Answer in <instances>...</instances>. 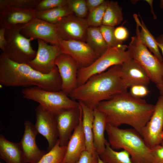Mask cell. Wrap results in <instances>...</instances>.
Returning a JSON list of instances; mask_svg holds the SVG:
<instances>
[{
    "mask_svg": "<svg viewBox=\"0 0 163 163\" xmlns=\"http://www.w3.org/2000/svg\"><path fill=\"white\" fill-rule=\"evenodd\" d=\"M141 135L151 149L161 145L163 139V96L158 97L154 112L143 128Z\"/></svg>",
    "mask_w": 163,
    "mask_h": 163,
    "instance_id": "cell-9",
    "label": "cell"
},
{
    "mask_svg": "<svg viewBox=\"0 0 163 163\" xmlns=\"http://www.w3.org/2000/svg\"><path fill=\"white\" fill-rule=\"evenodd\" d=\"M96 107L104 114L107 123L117 127L129 125L141 135L154 112L155 105L126 91L100 102Z\"/></svg>",
    "mask_w": 163,
    "mask_h": 163,
    "instance_id": "cell-1",
    "label": "cell"
},
{
    "mask_svg": "<svg viewBox=\"0 0 163 163\" xmlns=\"http://www.w3.org/2000/svg\"><path fill=\"white\" fill-rule=\"evenodd\" d=\"M23 25L6 29L5 37L7 43L3 52L10 59L15 62L27 64L35 57L36 51L31 46L33 38L26 37L21 33Z\"/></svg>",
    "mask_w": 163,
    "mask_h": 163,
    "instance_id": "cell-8",
    "label": "cell"
},
{
    "mask_svg": "<svg viewBox=\"0 0 163 163\" xmlns=\"http://www.w3.org/2000/svg\"><path fill=\"white\" fill-rule=\"evenodd\" d=\"M133 17L137 25L136 32L137 37L154 55L163 61V58L157 44L156 38L149 31L141 17L140 22L136 14H134Z\"/></svg>",
    "mask_w": 163,
    "mask_h": 163,
    "instance_id": "cell-23",
    "label": "cell"
},
{
    "mask_svg": "<svg viewBox=\"0 0 163 163\" xmlns=\"http://www.w3.org/2000/svg\"><path fill=\"white\" fill-rule=\"evenodd\" d=\"M152 163H163V146L158 145L152 149Z\"/></svg>",
    "mask_w": 163,
    "mask_h": 163,
    "instance_id": "cell-38",
    "label": "cell"
},
{
    "mask_svg": "<svg viewBox=\"0 0 163 163\" xmlns=\"http://www.w3.org/2000/svg\"><path fill=\"white\" fill-rule=\"evenodd\" d=\"M161 145H162L163 146V139L162 140V141Z\"/></svg>",
    "mask_w": 163,
    "mask_h": 163,
    "instance_id": "cell-46",
    "label": "cell"
},
{
    "mask_svg": "<svg viewBox=\"0 0 163 163\" xmlns=\"http://www.w3.org/2000/svg\"><path fill=\"white\" fill-rule=\"evenodd\" d=\"M0 163H2L1 162H0Z\"/></svg>",
    "mask_w": 163,
    "mask_h": 163,
    "instance_id": "cell-47",
    "label": "cell"
},
{
    "mask_svg": "<svg viewBox=\"0 0 163 163\" xmlns=\"http://www.w3.org/2000/svg\"><path fill=\"white\" fill-rule=\"evenodd\" d=\"M102 35L108 47L117 46L120 43L116 39L114 34V27L102 25L99 27Z\"/></svg>",
    "mask_w": 163,
    "mask_h": 163,
    "instance_id": "cell-33",
    "label": "cell"
},
{
    "mask_svg": "<svg viewBox=\"0 0 163 163\" xmlns=\"http://www.w3.org/2000/svg\"><path fill=\"white\" fill-rule=\"evenodd\" d=\"M67 5L77 17L84 18L87 16L88 11L86 0H68Z\"/></svg>",
    "mask_w": 163,
    "mask_h": 163,
    "instance_id": "cell-32",
    "label": "cell"
},
{
    "mask_svg": "<svg viewBox=\"0 0 163 163\" xmlns=\"http://www.w3.org/2000/svg\"><path fill=\"white\" fill-rule=\"evenodd\" d=\"M99 156L104 163H134L127 152L124 150L119 152L115 151L107 140L105 149Z\"/></svg>",
    "mask_w": 163,
    "mask_h": 163,
    "instance_id": "cell-27",
    "label": "cell"
},
{
    "mask_svg": "<svg viewBox=\"0 0 163 163\" xmlns=\"http://www.w3.org/2000/svg\"><path fill=\"white\" fill-rule=\"evenodd\" d=\"M86 150L82 115L79 123L73 132L66 145L65 155L61 163H76L82 153Z\"/></svg>",
    "mask_w": 163,
    "mask_h": 163,
    "instance_id": "cell-20",
    "label": "cell"
},
{
    "mask_svg": "<svg viewBox=\"0 0 163 163\" xmlns=\"http://www.w3.org/2000/svg\"><path fill=\"white\" fill-rule=\"evenodd\" d=\"M106 131L108 142L113 149L126 151L134 163H152V150L135 129H120L107 123Z\"/></svg>",
    "mask_w": 163,
    "mask_h": 163,
    "instance_id": "cell-4",
    "label": "cell"
},
{
    "mask_svg": "<svg viewBox=\"0 0 163 163\" xmlns=\"http://www.w3.org/2000/svg\"><path fill=\"white\" fill-rule=\"evenodd\" d=\"M6 29L3 27H0V48L2 51L5 52L7 43L5 37Z\"/></svg>",
    "mask_w": 163,
    "mask_h": 163,
    "instance_id": "cell-40",
    "label": "cell"
},
{
    "mask_svg": "<svg viewBox=\"0 0 163 163\" xmlns=\"http://www.w3.org/2000/svg\"><path fill=\"white\" fill-rule=\"evenodd\" d=\"M24 129L19 142L22 150L25 163H37L46 153L40 150L36 142L38 133L34 125L28 120L24 122Z\"/></svg>",
    "mask_w": 163,
    "mask_h": 163,
    "instance_id": "cell-17",
    "label": "cell"
},
{
    "mask_svg": "<svg viewBox=\"0 0 163 163\" xmlns=\"http://www.w3.org/2000/svg\"><path fill=\"white\" fill-rule=\"evenodd\" d=\"M128 49L131 58L144 69L150 81L156 86L163 82V61L154 55L136 36L132 37Z\"/></svg>",
    "mask_w": 163,
    "mask_h": 163,
    "instance_id": "cell-7",
    "label": "cell"
},
{
    "mask_svg": "<svg viewBox=\"0 0 163 163\" xmlns=\"http://www.w3.org/2000/svg\"><path fill=\"white\" fill-rule=\"evenodd\" d=\"M130 88L129 92L133 96L139 98L147 96L149 92L147 86L143 85H135Z\"/></svg>",
    "mask_w": 163,
    "mask_h": 163,
    "instance_id": "cell-36",
    "label": "cell"
},
{
    "mask_svg": "<svg viewBox=\"0 0 163 163\" xmlns=\"http://www.w3.org/2000/svg\"><path fill=\"white\" fill-rule=\"evenodd\" d=\"M145 1L147 3H148V4H149V6H150V8H151V12L152 14L153 18L154 20H156L157 18L156 15L153 8V0H145Z\"/></svg>",
    "mask_w": 163,
    "mask_h": 163,
    "instance_id": "cell-42",
    "label": "cell"
},
{
    "mask_svg": "<svg viewBox=\"0 0 163 163\" xmlns=\"http://www.w3.org/2000/svg\"><path fill=\"white\" fill-rule=\"evenodd\" d=\"M23 97L39 103L52 113L60 110L78 107L79 102L71 99L61 90L51 91L38 87L24 88L22 90Z\"/></svg>",
    "mask_w": 163,
    "mask_h": 163,
    "instance_id": "cell-6",
    "label": "cell"
},
{
    "mask_svg": "<svg viewBox=\"0 0 163 163\" xmlns=\"http://www.w3.org/2000/svg\"><path fill=\"white\" fill-rule=\"evenodd\" d=\"M114 34L116 40L121 44L123 41L127 38L129 36V32L127 29L122 26L115 28Z\"/></svg>",
    "mask_w": 163,
    "mask_h": 163,
    "instance_id": "cell-37",
    "label": "cell"
},
{
    "mask_svg": "<svg viewBox=\"0 0 163 163\" xmlns=\"http://www.w3.org/2000/svg\"><path fill=\"white\" fill-rule=\"evenodd\" d=\"M94 120L93 134V144L96 152L99 155L104 150L107 140L104 137V132L107 121L104 114L94 107Z\"/></svg>",
    "mask_w": 163,
    "mask_h": 163,
    "instance_id": "cell-21",
    "label": "cell"
},
{
    "mask_svg": "<svg viewBox=\"0 0 163 163\" xmlns=\"http://www.w3.org/2000/svg\"><path fill=\"white\" fill-rule=\"evenodd\" d=\"M73 14L68 5L52 9L36 11V18L54 24L63 18Z\"/></svg>",
    "mask_w": 163,
    "mask_h": 163,
    "instance_id": "cell-26",
    "label": "cell"
},
{
    "mask_svg": "<svg viewBox=\"0 0 163 163\" xmlns=\"http://www.w3.org/2000/svg\"><path fill=\"white\" fill-rule=\"evenodd\" d=\"M108 1H106L98 8L89 12L86 19L89 27H100L102 21Z\"/></svg>",
    "mask_w": 163,
    "mask_h": 163,
    "instance_id": "cell-31",
    "label": "cell"
},
{
    "mask_svg": "<svg viewBox=\"0 0 163 163\" xmlns=\"http://www.w3.org/2000/svg\"><path fill=\"white\" fill-rule=\"evenodd\" d=\"M98 163H104L102 161V160L101 159V158L100 157L99 158L98 160Z\"/></svg>",
    "mask_w": 163,
    "mask_h": 163,
    "instance_id": "cell-45",
    "label": "cell"
},
{
    "mask_svg": "<svg viewBox=\"0 0 163 163\" xmlns=\"http://www.w3.org/2000/svg\"><path fill=\"white\" fill-rule=\"evenodd\" d=\"M123 19L122 8L118 2L108 1L103 17L102 25L114 27L120 24Z\"/></svg>",
    "mask_w": 163,
    "mask_h": 163,
    "instance_id": "cell-28",
    "label": "cell"
},
{
    "mask_svg": "<svg viewBox=\"0 0 163 163\" xmlns=\"http://www.w3.org/2000/svg\"><path fill=\"white\" fill-rule=\"evenodd\" d=\"M99 158L96 152H91L86 150L82 153L76 163H98Z\"/></svg>",
    "mask_w": 163,
    "mask_h": 163,
    "instance_id": "cell-35",
    "label": "cell"
},
{
    "mask_svg": "<svg viewBox=\"0 0 163 163\" xmlns=\"http://www.w3.org/2000/svg\"><path fill=\"white\" fill-rule=\"evenodd\" d=\"M21 33L27 38L40 39L51 44L59 45V38L54 24L37 18L23 26Z\"/></svg>",
    "mask_w": 163,
    "mask_h": 163,
    "instance_id": "cell-16",
    "label": "cell"
},
{
    "mask_svg": "<svg viewBox=\"0 0 163 163\" xmlns=\"http://www.w3.org/2000/svg\"><path fill=\"white\" fill-rule=\"evenodd\" d=\"M0 158L6 163H25L19 142H11L0 135Z\"/></svg>",
    "mask_w": 163,
    "mask_h": 163,
    "instance_id": "cell-22",
    "label": "cell"
},
{
    "mask_svg": "<svg viewBox=\"0 0 163 163\" xmlns=\"http://www.w3.org/2000/svg\"><path fill=\"white\" fill-rule=\"evenodd\" d=\"M36 122L35 127L48 143L47 152L51 149L58 139L57 130L53 114L39 104L35 109Z\"/></svg>",
    "mask_w": 163,
    "mask_h": 163,
    "instance_id": "cell-15",
    "label": "cell"
},
{
    "mask_svg": "<svg viewBox=\"0 0 163 163\" xmlns=\"http://www.w3.org/2000/svg\"><path fill=\"white\" fill-rule=\"evenodd\" d=\"M66 146L60 145L58 140L53 148L37 163H61L64 158Z\"/></svg>",
    "mask_w": 163,
    "mask_h": 163,
    "instance_id": "cell-29",
    "label": "cell"
},
{
    "mask_svg": "<svg viewBox=\"0 0 163 163\" xmlns=\"http://www.w3.org/2000/svg\"><path fill=\"white\" fill-rule=\"evenodd\" d=\"M53 114L60 145L66 146L72 132L79 123L82 115L81 107L79 104L78 107L62 110Z\"/></svg>",
    "mask_w": 163,
    "mask_h": 163,
    "instance_id": "cell-10",
    "label": "cell"
},
{
    "mask_svg": "<svg viewBox=\"0 0 163 163\" xmlns=\"http://www.w3.org/2000/svg\"><path fill=\"white\" fill-rule=\"evenodd\" d=\"M38 49L34 58L27 64L43 74L50 73L56 66L55 61L62 53L59 45H49L44 41L37 40Z\"/></svg>",
    "mask_w": 163,
    "mask_h": 163,
    "instance_id": "cell-14",
    "label": "cell"
},
{
    "mask_svg": "<svg viewBox=\"0 0 163 163\" xmlns=\"http://www.w3.org/2000/svg\"><path fill=\"white\" fill-rule=\"evenodd\" d=\"M120 74L127 88L137 85L147 86L150 81L144 69L132 58L120 65Z\"/></svg>",
    "mask_w": 163,
    "mask_h": 163,
    "instance_id": "cell-18",
    "label": "cell"
},
{
    "mask_svg": "<svg viewBox=\"0 0 163 163\" xmlns=\"http://www.w3.org/2000/svg\"><path fill=\"white\" fill-rule=\"evenodd\" d=\"M59 45L62 53L70 55L75 60L79 69L88 66L100 56L82 41L59 39Z\"/></svg>",
    "mask_w": 163,
    "mask_h": 163,
    "instance_id": "cell-11",
    "label": "cell"
},
{
    "mask_svg": "<svg viewBox=\"0 0 163 163\" xmlns=\"http://www.w3.org/2000/svg\"><path fill=\"white\" fill-rule=\"evenodd\" d=\"M86 1L89 12L98 8L105 1L104 0H86Z\"/></svg>",
    "mask_w": 163,
    "mask_h": 163,
    "instance_id": "cell-39",
    "label": "cell"
},
{
    "mask_svg": "<svg viewBox=\"0 0 163 163\" xmlns=\"http://www.w3.org/2000/svg\"><path fill=\"white\" fill-rule=\"evenodd\" d=\"M160 7L161 9H163V0H161L160 1Z\"/></svg>",
    "mask_w": 163,
    "mask_h": 163,
    "instance_id": "cell-44",
    "label": "cell"
},
{
    "mask_svg": "<svg viewBox=\"0 0 163 163\" xmlns=\"http://www.w3.org/2000/svg\"><path fill=\"white\" fill-rule=\"evenodd\" d=\"M54 25L59 39L85 42L86 33L89 27L86 19L78 18L73 14Z\"/></svg>",
    "mask_w": 163,
    "mask_h": 163,
    "instance_id": "cell-12",
    "label": "cell"
},
{
    "mask_svg": "<svg viewBox=\"0 0 163 163\" xmlns=\"http://www.w3.org/2000/svg\"><path fill=\"white\" fill-rule=\"evenodd\" d=\"M131 58L127 45L120 44L116 46L108 47L92 64L78 69V86L84 84L92 76L103 72L113 66L121 65Z\"/></svg>",
    "mask_w": 163,
    "mask_h": 163,
    "instance_id": "cell-5",
    "label": "cell"
},
{
    "mask_svg": "<svg viewBox=\"0 0 163 163\" xmlns=\"http://www.w3.org/2000/svg\"><path fill=\"white\" fill-rule=\"evenodd\" d=\"M156 86L159 91L161 95L163 96V82L162 84Z\"/></svg>",
    "mask_w": 163,
    "mask_h": 163,
    "instance_id": "cell-43",
    "label": "cell"
},
{
    "mask_svg": "<svg viewBox=\"0 0 163 163\" xmlns=\"http://www.w3.org/2000/svg\"><path fill=\"white\" fill-rule=\"evenodd\" d=\"M82 112V125L86 146V150L91 152H96L93 144V134L94 120V108L82 101H78Z\"/></svg>",
    "mask_w": 163,
    "mask_h": 163,
    "instance_id": "cell-24",
    "label": "cell"
},
{
    "mask_svg": "<svg viewBox=\"0 0 163 163\" xmlns=\"http://www.w3.org/2000/svg\"><path fill=\"white\" fill-rule=\"evenodd\" d=\"M55 65L61 80V90L69 95L78 86V64L71 56L61 53L56 57Z\"/></svg>",
    "mask_w": 163,
    "mask_h": 163,
    "instance_id": "cell-13",
    "label": "cell"
},
{
    "mask_svg": "<svg viewBox=\"0 0 163 163\" xmlns=\"http://www.w3.org/2000/svg\"><path fill=\"white\" fill-rule=\"evenodd\" d=\"M85 42L100 56L108 47L101 32L99 27H88L86 33Z\"/></svg>",
    "mask_w": 163,
    "mask_h": 163,
    "instance_id": "cell-25",
    "label": "cell"
},
{
    "mask_svg": "<svg viewBox=\"0 0 163 163\" xmlns=\"http://www.w3.org/2000/svg\"><path fill=\"white\" fill-rule=\"evenodd\" d=\"M120 65L113 66L105 71L94 75L78 86L68 96L93 107L101 102L127 91L120 76Z\"/></svg>",
    "mask_w": 163,
    "mask_h": 163,
    "instance_id": "cell-3",
    "label": "cell"
},
{
    "mask_svg": "<svg viewBox=\"0 0 163 163\" xmlns=\"http://www.w3.org/2000/svg\"><path fill=\"white\" fill-rule=\"evenodd\" d=\"M68 0H40L35 8L37 11H44L65 6Z\"/></svg>",
    "mask_w": 163,
    "mask_h": 163,
    "instance_id": "cell-34",
    "label": "cell"
},
{
    "mask_svg": "<svg viewBox=\"0 0 163 163\" xmlns=\"http://www.w3.org/2000/svg\"><path fill=\"white\" fill-rule=\"evenodd\" d=\"M156 41L159 49L161 50L163 55V34L158 36L156 38Z\"/></svg>",
    "mask_w": 163,
    "mask_h": 163,
    "instance_id": "cell-41",
    "label": "cell"
},
{
    "mask_svg": "<svg viewBox=\"0 0 163 163\" xmlns=\"http://www.w3.org/2000/svg\"><path fill=\"white\" fill-rule=\"evenodd\" d=\"M40 0H0V11L8 8L34 9Z\"/></svg>",
    "mask_w": 163,
    "mask_h": 163,
    "instance_id": "cell-30",
    "label": "cell"
},
{
    "mask_svg": "<svg viewBox=\"0 0 163 163\" xmlns=\"http://www.w3.org/2000/svg\"><path fill=\"white\" fill-rule=\"evenodd\" d=\"M0 83L7 87H38L46 90H61L62 82L56 66L49 73L43 74L27 64L12 61L3 52L0 55Z\"/></svg>",
    "mask_w": 163,
    "mask_h": 163,
    "instance_id": "cell-2",
    "label": "cell"
},
{
    "mask_svg": "<svg viewBox=\"0 0 163 163\" xmlns=\"http://www.w3.org/2000/svg\"><path fill=\"white\" fill-rule=\"evenodd\" d=\"M34 9L8 8L0 11V27L9 29L25 25L36 18Z\"/></svg>",
    "mask_w": 163,
    "mask_h": 163,
    "instance_id": "cell-19",
    "label": "cell"
}]
</instances>
